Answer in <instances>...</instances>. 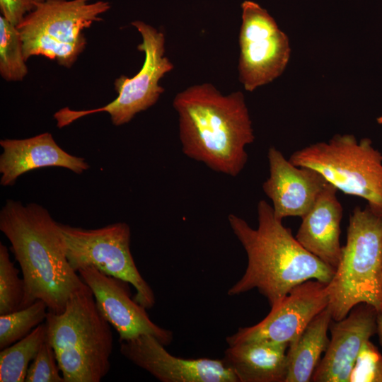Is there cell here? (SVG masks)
Segmentation results:
<instances>
[{"mask_svg": "<svg viewBox=\"0 0 382 382\" xmlns=\"http://www.w3.org/2000/svg\"><path fill=\"white\" fill-rule=\"evenodd\" d=\"M173 106L183 154L217 173L239 175L248 161L245 147L255 140L243 93L223 95L204 83L178 93Z\"/></svg>", "mask_w": 382, "mask_h": 382, "instance_id": "6da1fadb", "label": "cell"}, {"mask_svg": "<svg viewBox=\"0 0 382 382\" xmlns=\"http://www.w3.org/2000/svg\"><path fill=\"white\" fill-rule=\"evenodd\" d=\"M0 230L11 243L25 284L21 309L42 300L59 313L86 284L70 265L59 224L43 207L8 199L0 211Z\"/></svg>", "mask_w": 382, "mask_h": 382, "instance_id": "7a4b0ae2", "label": "cell"}, {"mask_svg": "<svg viewBox=\"0 0 382 382\" xmlns=\"http://www.w3.org/2000/svg\"><path fill=\"white\" fill-rule=\"evenodd\" d=\"M257 212V228L236 214L228 216L229 226L248 257L243 275L229 288L228 295L256 289L272 307L306 281L330 283L335 270L298 242L291 229L274 216L270 204L259 201Z\"/></svg>", "mask_w": 382, "mask_h": 382, "instance_id": "3957f363", "label": "cell"}, {"mask_svg": "<svg viewBox=\"0 0 382 382\" xmlns=\"http://www.w3.org/2000/svg\"><path fill=\"white\" fill-rule=\"evenodd\" d=\"M45 323L64 382H100L107 375L112 333L87 284L69 298L64 311H48Z\"/></svg>", "mask_w": 382, "mask_h": 382, "instance_id": "277c9868", "label": "cell"}, {"mask_svg": "<svg viewBox=\"0 0 382 382\" xmlns=\"http://www.w3.org/2000/svg\"><path fill=\"white\" fill-rule=\"evenodd\" d=\"M347 242L328 283L329 307L334 320L345 318L359 303L382 312V216L368 205L349 216Z\"/></svg>", "mask_w": 382, "mask_h": 382, "instance_id": "5b68a950", "label": "cell"}, {"mask_svg": "<svg viewBox=\"0 0 382 382\" xmlns=\"http://www.w3.org/2000/svg\"><path fill=\"white\" fill-rule=\"evenodd\" d=\"M289 160L317 170L337 190L364 199L374 213L382 216V154L370 139L335 134L328 142L294 152Z\"/></svg>", "mask_w": 382, "mask_h": 382, "instance_id": "8992f818", "label": "cell"}, {"mask_svg": "<svg viewBox=\"0 0 382 382\" xmlns=\"http://www.w3.org/2000/svg\"><path fill=\"white\" fill-rule=\"evenodd\" d=\"M59 0L37 3L17 26L25 61L44 56L60 66L70 68L86 45L83 30L110 9L108 1Z\"/></svg>", "mask_w": 382, "mask_h": 382, "instance_id": "52a82bcc", "label": "cell"}, {"mask_svg": "<svg viewBox=\"0 0 382 382\" xmlns=\"http://www.w3.org/2000/svg\"><path fill=\"white\" fill-rule=\"evenodd\" d=\"M141 34L142 42L137 46L144 53V64L133 77L121 75L115 81L117 97L105 106L87 110H73L68 107L54 114L57 126L62 128L86 115L105 112L116 126L130 122L139 112L153 106L164 92L159 81L174 68L165 54L164 33L141 21L131 23Z\"/></svg>", "mask_w": 382, "mask_h": 382, "instance_id": "ba28073f", "label": "cell"}, {"mask_svg": "<svg viewBox=\"0 0 382 382\" xmlns=\"http://www.w3.org/2000/svg\"><path fill=\"white\" fill-rule=\"evenodd\" d=\"M59 227L66 257L76 272L94 267L132 284L137 291L134 299L145 308L154 306V293L140 274L132 255L131 231L127 223L117 222L95 229L62 224Z\"/></svg>", "mask_w": 382, "mask_h": 382, "instance_id": "9c48e42d", "label": "cell"}, {"mask_svg": "<svg viewBox=\"0 0 382 382\" xmlns=\"http://www.w3.org/2000/svg\"><path fill=\"white\" fill-rule=\"evenodd\" d=\"M239 79L253 91L279 77L286 67L291 49L287 35L267 10L252 1L241 4Z\"/></svg>", "mask_w": 382, "mask_h": 382, "instance_id": "30bf717a", "label": "cell"}, {"mask_svg": "<svg viewBox=\"0 0 382 382\" xmlns=\"http://www.w3.org/2000/svg\"><path fill=\"white\" fill-rule=\"evenodd\" d=\"M329 302L328 284L316 279L306 281L272 306L262 320L253 326L239 328L226 341L228 346L264 340L289 345Z\"/></svg>", "mask_w": 382, "mask_h": 382, "instance_id": "8fae6325", "label": "cell"}, {"mask_svg": "<svg viewBox=\"0 0 382 382\" xmlns=\"http://www.w3.org/2000/svg\"><path fill=\"white\" fill-rule=\"evenodd\" d=\"M77 272L91 288L99 312L117 331L120 342L151 335L164 346L171 343L173 332L151 320L146 308L131 298L128 282L91 266L81 268Z\"/></svg>", "mask_w": 382, "mask_h": 382, "instance_id": "7c38bea8", "label": "cell"}, {"mask_svg": "<svg viewBox=\"0 0 382 382\" xmlns=\"http://www.w3.org/2000/svg\"><path fill=\"white\" fill-rule=\"evenodd\" d=\"M120 343L123 357L161 382H238L222 359L173 356L151 335Z\"/></svg>", "mask_w": 382, "mask_h": 382, "instance_id": "4fadbf2b", "label": "cell"}, {"mask_svg": "<svg viewBox=\"0 0 382 382\" xmlns=\"http://www.w3.org/2000/svg\"><path fill=\"white\" fill-rule=\"evenodd\" d=\"M378 313L374 306L359 303L345 318L331 320L329 344L311 381L349 382L363 345L376 334Z\"/></svg>", "mask_w": 382, "mask_h": 382, "instance_id": "5bb4252c", "label": "cell"}, {"mask_svg": "<svg viewBox=\"0 0 382 382\" xmlns=\"http://www.w3.org/2000/svg\"><path fill=\"white\" fill-rule=\"evenodd\" d=\"M270 175L263 183L265 194L272 202L274 216H304L328 182L317 170L296 166L274 146L267 152Z\"/></svg>", "mask_w": 382, "mask_h": 382, "instance_id": "9a60e30c", "label": "cell"}, {"mask_svg": "<svg viewBox=\"0 0 382 382\" xmlns=\"http://www.w3.org/2000/svg\"><path fill=\"white\" fill-rule=\"evenodd\" d=\"M3 152L0 156V184L13 185L17 178L30 170L57 166L81 174L89 165L81 157L62 149L52 135L45 132L23 139H1Z\"/></svg>", "mask_w": 382, "mask_h": 382, "instance_id": "2e32d148", "label": "cell"}, {"mask_svg": "<svg viewBox=\"0 0 382 382\" xmlns=\"http://www.w3.org/2000/svg\"><path fill=\"white\" fill-rule=\"evenodd\" d=\"M337 189L328 183L308 212L303 216L296 239L309 253L336 270L340 261V223L343 208Z\"/></svg>", "mask_w": 382, "mask_h": 382, "instance_id": "e0dca14e", "label": "cell"}, {"mask_svg": "<svg viewBox=\"0 0 382 382\" xmlns=\"http://www.w3.org/2000/svg\"><path fill=\"white\" fill-rule=\"evenodd\" d=\"M289 345L251 341L228 347L222 359L238 382H285Z\"/></svg>", "mask_w": 382, "mask_h": 382, "instance_id": "ac0fdd59", "label": "cell"}, {"mask_svg": "<svg viewBox=\"0 0 382 382\" xmlns=\"http://www.w3.org/2000/svg\"><path fill=\"white\" fill-rule=\"evenodd\" d=\"M332 313L329 306L317 314L299 337L288 347L285 382H308L325 353L330 339L328 330Z\"/></svg>", "mask_w": 382, "mask_h": 382, "instance_id": "d6986e66", "label": "cell"}, {"mask_svg": "<svg viewBox=\"0 0 382 382\" xmlns=\"http://www.w3.org/2000/svg\"><path fill=\"white\" fill-rule=\"evenodd\" d=\"M47 340L45 323L37 326L26 337L0 352V381L23 382L29 363Z\"/></svg>", "mask_w": 382, "mask_h": 382, "instance_id": "ffe728a7", "label": "cell"}, {"mask_svg": "<svg viewBox=\"0 0 382 382\" xmlns=\"http://www.w3.org/2000/svg\"><path fill=\"white\" fill-rule=\"evenodd\" d=\"M47 313L46 303L38 299L25 308L0 315V350L26 337L45 321Z\"/></svg>", "mask_w": 382, "mask_h": 382, "instance_id": "44dd1931", "label": "cell"}, {"mask_svg": "<svg viewBox=\"0 0 382 382\" xmlns=\"http://www.w3.org/2000/svg\"><path fill=\"white\" fill-rule=\"evenodd\" d=\"M23 42L17 27L0 16V74L7 81H21L28 74Z\"/></svg>", "mask_w": 382, "mask_h": 382, "instance_id": "7402d4cb", "label": "cell"}, {"mask_svg": "<svg viewBox=\"0 0 382 382\" xmlns=\"http://www.w3.org/2000/svg\"><path fill=\"white\" fill-rule=\"evenodd\" d=\"M10 259L8 249L0 243V315L21 309L25 295L23 279Z\"/></svg>", "mask_w": 382, "mask_h": 382, "instance_id": "603a6c76", "label": "cell"}, {"mask_svg": "<svg viewBox=\"0 0 382 382\" xmlns=\"http://www.w3.org/2000/svg\"><path fill=\"white\" fill-rule=\"evenodd\" d=\"M25 382H64L52 346L46 340L30 364Z\"/></svg>", "mask_w": 382, "mask_h": 382, "instance_id": "cb8c5ba5", "label": "cell"}, {"mask_svg": "<svg viewBox=\"0 0 382 382\" xmlns=\"http://www.w3.org/2000/svg\"><path fill=\"white\" fill-rule=\"evenodd\" d=\"M349 382H382V354L371 340L363 345L352 370Z\"/></svg>", "mask_w": 382, "mask_h": 382, "instance_id": "d4e9b609", "label": "cell"}, {"mask_svg": "<svg viewBox=\"0 0 382 382\" xmlns=\"http://www.w3.org/2000/svg\"><path fill=\"white\" fill-rule=\"evenodd\" d=\"M37 4L35 0H0V10L1 16L17 27Z\"/></svg>", "mask_w": 382, "mask_h": 382, "instance_id": "484cf974", "label": "cell"}, {"mask_svg": "<svg viewBox=\"0 0 382 382\" xmlns=\"http://www.w3.org/2000/svg\"><path fill=\"white\" fill-rule=\"evenodd\" d=\"M376 334L378 335L380 345L382 347V312L378 313L377 316Z\"/></svg>", "mask_w": 382, "mask_h": 382, "instance_id": "4316f807", "label": "cell"}, {"mask_svg": "<svg viewBox=\"0 0 382 382\" xmlns=\"http://www.w3.org/2000/svg\"><path fill=\"white\" fill-rule=\"evenodd\" d=\"M37 3H43L47 1H59V0H35Z\"/></svg>", "mask_w": 382, "mask_h": 382, "instance_id": "83f0119b", "label": "cell"}, {"mask_svg": "<svg viewBox=\"0 0 382 382\" xmlns=\"http://www.w3.org/2000/svg\"><path fill=\"white\" fill-rule=\"evenodd\" d=\"M377 122L380 125H382V116L377 118Z\"/></svg>", "mask_w": 382, "mask_h": 382, "instance_id": "f1b7e54d", "label": "cell"}]
</instances>
